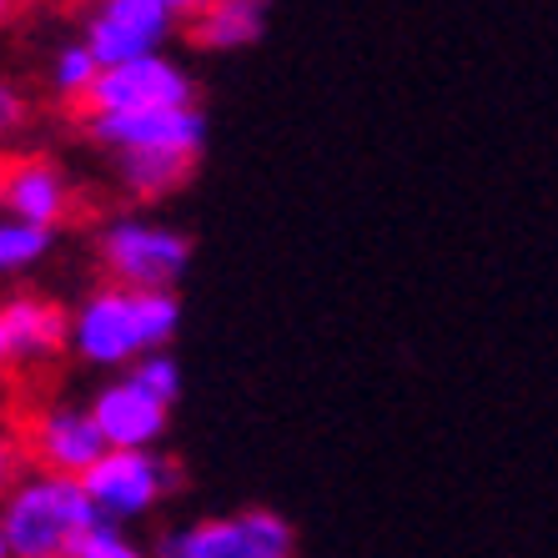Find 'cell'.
Here are the masks:
<instances>
[{
  "instance_id": "10",
  "label": "cell",
  "mask_w": 558,
  "mask_h": 558,
  "mask_svg": "<svg viewBox=\"0 0 558 558\" xmlns=\"http://www.w3.org/2000/svg\"><path fill=\"white\" fill-rule=\"evenodd\" d=\"M86 142L101 146L106 156L117 151H207V117L202 106H171V111H131V117H101L81 111Z\"/></svg>"
},
{
  "instance_id": "25",
  "label": "cell",
  "mask_w": 558,
  "mask_h": 558,
  "mask_svg": "<svg viewBox=\"0 0 558 558\" xmlns=\"http://www.w3.org/2000/svg\"><path fill=\"white\" fill-rule=\"evenodd\" d=\"M0 398H5V373H0Z\"/></svg>"
},
{
  "instance_id": "13",
  "label": "cell",
  "mask_w": 558,
  "mask_h": 558,
  "mask_svg": "<svg viewBox=\"0 0 558 558\" xmlns=\"http://www.w3.org/2000/svg\"><path fill=\"white\" fill-rule=\"evenodd\" d=\"M267 21H272V0H211L207 11L186 21V40L211 56L247 51L267 36Z\"/></svg>"
},
{
  "instance_id": "14",
  "label": "cell",
  "mask_w": 558,
  "mask_h": 558,
  "mask_svg": "<svg viewBox=\"0 0 558 558\" xmlns=\"http://www.w3.org/2000/svg\"><path fill=\"white\" fill-rule=\"evenodd\" d=\"M196 161L202 156H186V151H117L111 156V177H117V186L131 202L156 207V202H167V196H177L192 182Z\"/></svg>"
},
{
  "instance_id": "18",
  "label": "cell",
  "mask_w": 558,
  "mask_h": 558,
  "mask_svg": "<svg viewBox=\"0 0 558 558\" xmlns=\"http://www.w3.org/2000/svg\"><path fill=\"white\" fill-rule=\"evenodd\" d=\"M126 373L136 377L151 398H161L167 408H177V398H182V363H177L171 352H146L142 363H131Z\"/></svg>"
},
{
  "instance_id": "8",
  "label": "cell",
  "mask_w": 558,
  "mask_h": 558,
  "mask_svg": "<svg viewBox=\"0 0 558 558\" xmlns=\"http://www.w3.org/2000/svg\"><path fill=\"white\" fill-rule=\"evenodd\" d=\"M61 352H71V307L40 298V292L0 298V373L5 377L40 373Z\"/></svg>"
},
{
  "instance_id": "19",
  "label": "cell",
  "mask_w": 558,
  "mask_h": 558,
  "mask_svg": "<svg viewBox=\"0 0 558 558\" xmlns=\"http://www.w3.org/2000/svg\"><path fill=\"white\" fill-rule=\"evenodd\" d=\"M26 473V453H21V428H15V413L0 408V498L15 488V478Z\"/></svg>"
},
{
  "instance_id": "15",
  "label": "cell",
  "mask_w": 558,
  "mask_h": 558,
  "mask_svg": "<svg viewBox=\"0 0 558 558\" xmlns=\"http://www.w3.org/2000/svg\"><path fill=\"white\" fill-rule=\"evenodd\" d=\"M101 71L106 65L96 61V51L86 40H65V46H56L51 65H46V86H51V96H61L65 106H86V96H92Z\"/></svg>"
},
{
  "instance_id": "12",
  "label": "cell",
  "mask_w": 558,
  "mask_h": 558,
  "mask_svg": "<svg viewBox=\"0 0 558 558\" xmlns=\"http://www.w3.org/2000/svg\"><path fill=\"white\" fill-rule=\"evenodd\" d=\"M86 408H92L106 448H161L171 423V408L161 398H151L131 373L106 377Z\"/></svg>"
},
{
  "instance_id": "2",
  "label": "cell",
  "mask_w": 558,
  "mask_h": 558,
  "mask_svg": "<svg viewBox=\"0 0 558 558\" xmlns=\"http://www.w3.org/2000/svg\"><path fill=\"white\" fill-rule=\"evenodd\" d=\"M92 523H101V513L86 483L61 478V473L26 468L11 494L0 498V529H5L11 558H71Z\"/></svg>"
},
{
  "instance_id": "17",
  "label": "cell",
  "mask_w": 558,
  "mask_h": 558,
  "mask_svg": "<svg viewBox=\"0 0 558 558\" xmlns=\"http://www.w3.org/2000/svg\"><path fill=\"white\" fill-rule=\"evenodd\" d=\"M71 558H151V544H142L131 529H121V523H92L86 529V538L76 544V554Z\"/></svg>"
},
{
  "instance_id": "11",
  "label": "cell",
  "mask_w": 558,
  "mask_h": 558,
  "mask_svg": "<svg viewBox=\"0 0 558 558\" xmlns=\"http://www.w3.org/2000/svg\"><path fill=\"white\" fill-rule=\"evenodd\" d=\"M76 211V186L40 151H0V217L61 232Z\"/></svg>"
},
{
  "instance_id": "4",
  "label": "cell",
  "mask_w": 558,
  "mask_h": 558,
  "mask_svg": "<svg viewBox=\"0 0 558 558\" xmlns=\"http://www.w3.org/2000/svg\"><path fill=\"white\" fill-rule=\"evenodd\" d=\"M151 558H298V533L277 508H236L196 523H167Z\"/></svg>"
},
{
  "instance_id": "20",
  "label": "cell",
  "mask_w": 558,
  "mask_h": 558,
  "mask_svg": "<svg viewBox=\"0 0 558 558\" xmlns=\"http://www.w3.org/2000/svg\"><path fill=\"white\" fill-rule=\"evenodd\" d=\"M26 117H31V106H26V96H21V86H11V81L0 76V146L26 126Z\"/></svg>"
},
{
  "instance_id": "5",
  "label": "cell",
  "mask_w": 558,
  "mask_h": 558,
  "mask_svg": "<svg viewBox=\"0 0 558 558\" xmlns=\"http://www.w3.org/2000/svg\"><path fill=\"white\" fill-rule=\"evenodd\" d=\"M81 483H86V494H92L96 513L106 523L131 529V523L151 519L171 494H182L186 478L182 463L167 458L161 448H111Z\"/></svg>"
},
{
  "instance_id": "22",
  "label": "cell",
  "mask_w": 558,
  "mask_h": 558,
  "mask_svg": "<svg viewBox=\"0 0 558 558\" xmlns=\"http://www.w3.org/2000/svg\"><path fill=\"white\" fill-rule=\"evenodd\" d=\"M21 5H26V0H0V26H11Z\"/></svg>"
},
{
  "instance_id": "16",
  "label": "cell",
  "mask_w": 558,
  "mask_h": 558,
  "mask_svg": "<svg viewBox=\"0 0 558 558\" xmlns=\"http://www.w3.org/2000/svg\"><path fill=\"white\" fill-rule=\"evenodd\" d=\"M51 247H56V232L0 217V282H11V277L40 267V262L51 257Z\"/></svg>"
},
{
  "instance_id": "1",
  "label": "cell",
  "mask_w": 558,
  "mask_h": 558,
  "mask_svg": "<svg viewBox=\"0 0 558 558\" xmlns=\"http://www.w3.org/2000/svg\"><path fill=\"white\" fill-rule=\"evenodd\" d=\"M177 332H182L177 292H131L101 282L71 307V357L106 377L126 373L146 352H171Z\"/></svg>"
},
{
  "instance_id": "9",
  "label": "cell",
  "mask_w": 558,
  "mask_h": 558,
  "mask_svg": "<svg viewBox=\"0 0 558 558\" xmlns=\"http://www.w3.org/2000/svg\"><path fill=\"white\" fill-rule=\"evenodd\" d=\"M177 26L182 21L167 0H96L86 11L81 40L92 46L101 65H126L142 56H161Z\"/></svg>"
},
{
  "instance_id": "21",
  "label": "cell",
  "mask_w": 558,
  "mask_h": 558,
  "mask_svg": "<svg viewBox=\"0 0 558 558\" xmlns=\"http://www.w3.org/2000/svg\"><path fill=\"white\" fill-rule=\"evenodd\" d=\"M167 5H171V11H177V21H182V26H186L192 15H202V11H207L211 0H167Z\"/></svg>"
},
{
  "instance_id": "3",
  "label": "cell",
  "mask_w": 558,
  "mask_h": 558,
  "mask_svg": "<svg viewBox=\"0 0 558 558\" xmlns=\"http://www.w3.org/2000/svg\"><path fill=\"white\" fill-rule=\"evenodd\" d=\"M96 267L131 292H177L192 267V236L146 211H121L96 227Z\"/></svg>"
},
{
  "instance_id": "23",
  "label": "cell",
  "mask_w": 558,
  "mask_h": 558,
  "mask_svg": "<svg viewBox=\"0 0 558 558\" xmlns=\"http://www.w3.org/2000/svg\"><path fill=\"white\" fill-rule=\"evenodd\" d=\"M0 558H11V544H5V529H0Z\"/></svg>"
},
{
  "instance_id": "7",
  "label": "cell",
  "mask_w": 558,
  "mask_h": 558,
  "mask_svg": "<svg viewBox=\"0 0 558 558\" xmlns=\"http://www.w3.org/2000/svg\"><path fill=\"white\" fill-rule=\"evenodd\" d=\"M171 106H196V76L177 56L161 51L126 65H106L81 111L131 117V111H171Z\"/></svg>"
},
{
  "instance_id": "24",
  "label": "cell",
  "mask_w": 558,
  "mask_h": 558,
  "mask_svg": "<svg viewBox=\"0 0 558 558\" xmlns=\"http://www.w3.org/2000/svg\"><path fill=\"white\" fill-rule=\"evenodd\" d=\"M26 5H51V0H26Z\"/></svg>"
},
{
  "instance_id": "6",
  "label": "cell",
  "mask_w": 558,
  "mask_h": 558,
  "mask_svg": "<svg viewBox=\"0 0 558 558\" xmlns=\"http://www.w3.org/2000/svg\"><path fill=\"white\" fill-rule=\"evenodd\" d=\"M15 428H21V453L26 468L40 473H61V478H86L111 448L96 428L92 408L76 403H36L15 408Z\"/></svg>"
}]
</instances>
